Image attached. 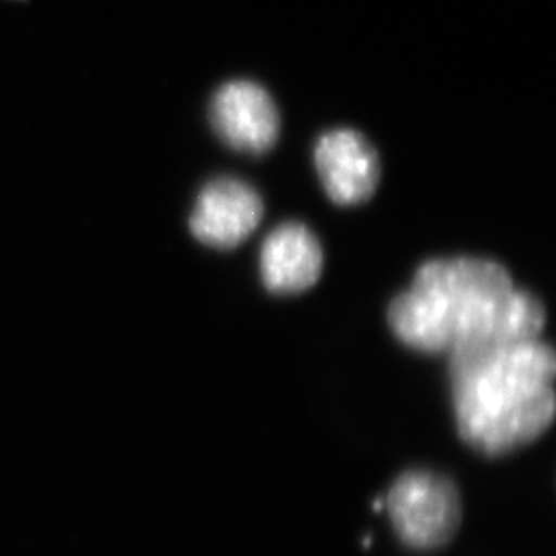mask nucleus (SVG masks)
<instances>
[{
    "label": "nucleus",
    "instance_id": "423d86ee",
    "mask_svg": "<svg viewBox=\"0 0 556 556\" xmlns=\"http://www.w3.org/2000/svg\"><path fill=\"white\" fill-rule=\"evenodd\" d=\"M314 161L326 194L339 205L371 199L380 180L375 148L352 128L326 131L315 144Z\"/></svg>",
    "mask_w": 556,
    "mask_h": 556
},
{
    "label": "nucleus",
    "instance_id": "f03ea898",
    "mask_svg": "<svg viewBox=\"0 0 556 556\" xmlns=\"http://www.w3.org/2000/svg\"><path fill=\"white\" fill-rule=\"evenodd\" d=\"M556 357L541 339L448 355L457 432L486 456L539 440L555 420Z\"/></svg>",
    "mask_w": 556,
    "mask_h": 556
},
{
    "label": "nucleus",
    "instance_id": "0eeeda50",
    "mask_svg": "<svg viewBox=\"0 0 556 556\" xmlns=\"http://www.w3.org/2000/svg\"><path fill=\"white\" fill-rule=\"evenodd\" d=\"M325 257L314 232L300 222L276 227L262 245L263 285L274 294H300L317 283Z\"/></svg>",
    "mask_w": 556,
    "mask_h": 556
},
{
    "label": "nucleus",
    "instance_id": "6e6552de",
    "mask_svg": "<svg viewBox=\"0 0 556 556\" xmlns=\"http://www.w3.org/2000/svg\"><path fill=\"white\" fill-rule=\"evenodd\" d=\"M372 508L377 509V511H380V509L383 508V498L378 497L377 501H375V504H372Z\"/></svg>",
    "mask_w": 556,
    "mask_h": 556
},
{
    "label": "nucleus",
    "instance_id": "39448f33",
    "mask_svg": "<svg viewBox=\"0 0 556 556\" xmlns=\"http://www.w3.org/2000/svg\"><path fill=\"white\" fill-rule=\"evenodd\" d=\"M211 123L237 152L262 155L279 137V114L262 85L237 79L222 85L211 101Z\"/></svg>",
    "mask_w": 556,
    "mask_h": 556
},
{
    "label": "nucleus",
    "instance_id": "20e7f679",
    "mask_svg": "<svg viewBox=\"0 0 556 556\" xmlns=\"http://www.w3.org/2000/svg\"><path fill=\"white\" fill-rule=\"evenodd\" d=\"M263 218L262 197L235 177H218L200 191L189 229L210 248L235 249L256 231Z\"/></svg>",
    "mask_w": 556,
    "mask_h": 556
},
{
    "label": "nucleus",
    "instance_id": "7ed1b4c3",
    "mask_svg": "<svg viewBox=\"0 0 556 556\" xmlns=\"http://www.w3.org/2000/svg\"><path fill=\"white\" fill-rule=\"evenodd\" d=\"M400 539L413 549H435L456 536L462 498L451 479L429 470L402 473L383 497Z\"/></svg>",
    "mask_w": 556,
    "mask_h": 556
},
{
    "label": "nucleus",
    "instance_id": "f257e3e1",
    "mask_svg": "<svg viewBox=\"0 0 556 556\" xmlns=\"http://www.w3.org/2000/svg\"><path fill=\"white\" fill-rule=\"evenodd\" d=\"M388 323L405 346L452 355L541 339L546 308L497 262L445 257L416 270L410 289L391 301Z\"/></svg>",
    "mask_w": 556,
    "mask_h": 556
}]
</instances>
